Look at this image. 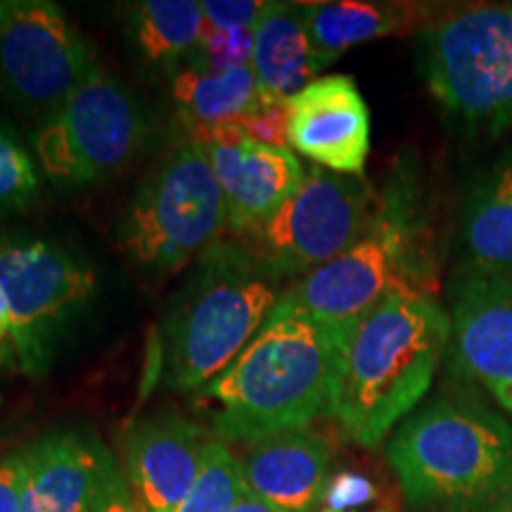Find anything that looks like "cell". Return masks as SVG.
Returning <instances> with one entry per match:
<instances>
[{
    "mask_svg": "<svg viewBox=\"0 0 512 512\" xmlns=\"http://www.w3.org/2000/svg\"><path fill=\"white\" fill-rule=\"evenodd\" d=\"M211 439L176 413L136 422L126 437V472L147 512H176L200 475Z\"/></svg>",
    "mask_w": 512,
    "mask_h": 512,
    "instance_id": "obj_15",
    "label": "cell"
},
{
    "mask_svg": "<svg viewBox=\"0 0 512 512\" xmlns=\"http://www.w3.org/2000/svg\"><path fill=\"white\" fill-rule=\"evenodd\" d=\"M275 280L240 240L197 259L164 323L162 375L176 392H200L226 373L280 302Z\"/></svg>",
    "mask_w": 512,
    "mask_h": 512,
    "instance_id": "obj_5",
    "label": "cell"
},
{
    "mask_svg": "<svg viewBox=\"0 0 512 512\" xmlns=\"http://www.w3.org/2000/svg\"><path fill=\"white\" fill-rule=\"evenodd\" d=\"M195 140L207 150L226 197L228 230L238 238L264 226L304 181V166L290 147L254 143L240 126L214 128Z\"/></svg>",
    "mask_w": 512,
    "mask_h": 512,
    "instance_id": "obj_12",
    "label": "cell"
},
{
    "mask_svg": "<svg viewBox=\"0 0 512 512\" xmlns=\"http://www.w3.org/2000/svg\"><path fill=\"white\" fill-rule=\"evenodd\" d=\"M306 31L325 62L332 64L339 55L375 38L422 31L439 17L434 5L420 3H368V0H323L302 3Z\"/></svg>",
    "mask_w": 512,
    "mask_h": 512,
    "instance_id": "obj_20",
    "label": "cell"
},
{
    "mask_svg": "<svg viewBox=\"0 0 512 512\" xmlns=\"http://www.w3.org/2000/svg\"><path fill=\"white\" fill-rule=\"evenodd\" d=\"M10 5H12V0H0V27H3L5 17H8V12H10Z\"/></svg>",
    "mask_w": 512,
    "mask_h": 512,
    "instance_id": "obj_33",
    "label": "cell"
},
{
    "mask_svg": "<svg viewBox=\"0 0 512 512\" xmlns=\"http://www.w3.org/2000/svg\"><path fill=\"white\" fill-rule=\"evenodd\" d=\"M380 192L363 176L311 164L297 192L259 230L240 238L275 280L304 278L366 233Z\"/></svg>",
    "mask_w": 512,
    "mask_h": 512,
    "instance_id": "obj_9",
    "label": "cell"
},
{
    "mask_svg": "<svg viewBox=\"0 0 512 512\" xmlns=\"http://www.w3.org/2000/svg\"><path fill=\"white\" fill-rule=\"evenodd\" d=\"M448 313L453 373L484 387L512 384V275H458Z\"/></svg>",
    "mask_w": 512,
    "mask_h": 512,
    "instance_id": "obj_14",
    "label": "cell"
},
{
    "mask_svg": "<svg viewBox=\"0 0 512 512\" xmlns=\"http://www.w3.org/2000/svg\"><path fill=\"white\" fill-rule=\"evenodd\" d=\"M434 273L420 183L408 166H399L380 190L366 233L347 252L294 280L280 294V304L349 332L387 294H432Z\"/></svg>",
    "mask_w": 512,
    "mask_h": 512,
    "instance_id": "obj_3",
    "label": "cell"
},
{
    "mask_svg": "<svg viewBox=\"0 0 512 512\" xmlns=\"http://www.w3.org/2000/svg\"><path fill=\"white\" fill-rule=\"evenodd\" d=\"M484 512H512V482L505 486L501 494L496 496V501L491 503Z\"/></svg>",
    "mask_w": 512,
    "mask_h": 512,
    "instance_id": "obj_31",
    "label": "cell"
},
{
    "mask_svg": "<svg viewBox=\"0 0 512 512\" xmlns=\"http://www.w3.org/2000/svg\"><path fill=\"white\" fill-rule=\"evenodd\" d=\"M5 358H8V354H5V351H0V368L5 366Z\"/></svg>",
    "mask_w": 512,
    "mask_h": 512,
    "instance_id": "obj_35",
    "label": "cell"
},
{
    "mask_svg": "<svg viewBox=\"0 0 512 512\" xmlns=\"http://www.w3.org/2000/svg\"><path fill=\"white\" fill-rule=\"evenodd\" d=\"M387 460L415 512H484L512 482V427L470 399H437L389 441Z\"/></svg>",
    "mask_w": 512,
    "mask_h": 512,
    "instance_id": "obj_4",
    "label": "cell"
},
{
    "mask_svg": "<svg viewBox=\"0 0 512 512\" xmlns=\"http://www.w3.org/2000/svg\"><path fill=\"white\" fill-rule=\"evenodd\" d=\"M145 128L133 95L95 67L36 133V155L57 185H91L138 155Z\"/></svg>",
    "mask_w": 512,
    "mask_h": 512,
    "instance_id": "obj_10",
    "label": "cell"
},
{
    "mask_svg": "<svg viewBox=\"0 0 512 512\" xmlns=\"http://www.w3.org/2000/svg\"><path fill=\"white\" fill-rule=\"evenodd\" d=\"M330 67L313 48L302 3L268 0L254 27L252 72L266 95L290 100Z\"/></svg>",
    "mask_w": 512,
    "mask_h": 512,
    "instance_id": "obj_19",
    "label": "cell"
},
{
    "mask_svg": "<svg viewBox=\"0 0 512 512\" xmlns=\"http://www.w3.org/2000/svg\"><path fill=\"white\" fill-rule=\"evenodd\" d=\"M448 344L451 313L432 294H387L349 332L330 418L358 446H380L418 408Z\"/></svg>",
    "mask_w": 512,
    "mask_h": 512,
    "instance_id": "obj_2",
    "label": "cell"
},
{
    "mask_svg": "<svg viewBox=\"0 0 512 512\" xmlns=\"http://www.w3.org/2000/svg\"><path fill=\"white\" fill-rule=\"evenodd\" d=\"M226 197L200 140H176L128 204L121 242L140 271H181L223 240Z\"/></svg>",
    "mask_w": 512,
    "mask_h": 512,
    "instance_id": "obj_7",
    "label": "cell"
},
{
    "mask_svg": "<svg viewBox=\"0 0 512 512\" xmlns=\"http://www.w3.org/2000/svg\"><path fill=\"white\" fill-rule=\"evenodd\" d=\"M287 145L311 164L363 176L370 152V112L347 74L318 76L287 100Z\"/></svg>",
    "mask_w": 512,
    "mask_h": 512,
    "instance_id": "obj_13",
    "label": "cell"
},
{
    "mask_svg": "<svg viewBox=\"0 0 512 512\" xmlns=\"http://www.w3.org/2000/svg\"><path fill=\"white\" fill-rule=\"evenodd\" d=\"M230 512H283V510H278L275 505L261 501L259 496H254V494H249V491H245V494L240 496V501L235 503L233 508H230Z\"/></svg>",
    "mask_w": 512,
    "mask_h": 512,
    "instance_id": "obj_29",
    "label": "cell"
},
{
    "mask_svg": "<svg viewBox=\"0 0 512 512\" xmlns=\"http://www.w3.org/2000/svg\"><path fill=\"white\" fill-rule=\"evenodd\" d=\"M10 337V311L8 302H5V294L0 290V351H3V342Z\"/></svg>",
    "mask_w": 512,
    "mask_h": 512,
    "instance_id": "obj_32",
    "label": "cell"
},
{
    "mask_svg": "<svg viewBox=\"0 0 512 512\" xmlns=\"http://www.w3.org/2000/svg\"><path fill=\"white\" fill-rule=\"evenodd\" d=\"M176 112L188 136H204L221 126H240L261 98L252 64L214 69L192 60L174 76Z\"/></svg>",
    "mask_w": 512,
    "mask_h": 512,
    "instance_id": "obj_21",
    "label": "cell"
},
{
    "mask_svg": "<svg viewBox=\"0 0 512 512\" xmlns=\"http://www.w3.org/2000/svg\"><path fill=\"white\" fill-rule=\"evenodd\" d=\"M119 467L93 432L60 430L29 444L22 512H95Z\"/></svg>",
    "mask_w": 512,
    "mask_h": 512,
    "instance_id": "obj_16",
    "label": "cell"
},
{
    "mask_svg": "<svg viewBox=\"0 0 512 512\" xmlns=\"http://www.w3.org/2000/svg\"><path fill=\"white\" fill-rule=\"evenodd\" d=\"M287 119H290L287 100L273 98V95H266L261 91L259 102L247 114L240 128L254 143L268 147H290L287 145Z\"/></svg>",
    "mask_w": 512,
    "mask_h": 512,
    "instance_id": "obj_25",
    "label": "cell"
},
{
    "mask_svg": "<svg viewBox=\"0 0 512 512\" xmlns=\"http://www.w3.org/2000/svg\"><path fill=\"white\" fill-rule=\"evenodd\" d=\"M486 389H489L491 396L501 403L505 411L512 413V384H489Z\"/></svg>",
    "mask_w": 512,
    "mask_h": 512,
    "instance_id": "obj_30",
    "label": "cell"
},
{
    "mask_svg": "<svg viewBox=\"0 0 512 512\" xmlns=\"http://www.w3.org/2000/svg\"><path fill=\"white\" fill-rule=\"evenodd\" d=\"M29 475V446L0 460V512H22V496Z\"/></svg>",
    "mask_w": 512,
    "mask_h": 512,
    "instance_id": "obj_27",
    "label": "cell"
},
{
    "mask_svg": "<svg viewBox=\"0 0 512 512\" xmlns=\"http://www.w3.org/2000/svg\"><path fill=\"white\" fill-rule=\"evenodd\" d=\"M95 512H147V510L136 501L131 486L126 482L124 472L119 470L117 475L112 477V482L107 486L105 494H102L100 505Z\"/></svg>",
    "mask_w": 512,
    "mask_h": 512,
    "instance_id": "obj_28",
    "label": "cell"
},
{
    "mask_svg": "<svg viewBox=\"0 0 512 512\" xmlns=\"http://www.w3.org/2000/svg\"><path fill=\"white\" fill-rule=\"evenodd\" d=\"M318 512H358V510H332V508H323V510H318Z\"/></svg>",
    "mask_w": 512,
    "mask_h": 512,
    "instance_id": "obj_34",
    "label": "cell"
},
{
    "mask_svg": "<svg viewBox=\"0 0 512 512\" xmlns=\"http://www.w3.org/2000/svg\"><path fill=\"white\" fill-rule=\"evenodd\" d=\"M418 69L453 124L503 136L512 128V3L439 12L418 31Z\"/></svg>",
    "mask_w": 512,
    "mask_h": 512,
    "instance_id": "obj_6",
    "label": "cell"
},
{
    "mask_svg": "<svg viewBox=\"0 0 512 512\" xmlns=\"http://www.w3.org/2000/svg\"><path fill=\"white\" fill-rule=\"evenodd\" d=\"M0 290L10 311V344L29 377L46 375L74 320L98 294L93 266L55 242L0 240Z\"/></svg>",
    "mask_w": 512,
    "mask_h": 512,
    "instance_id": "obj_8",
    "label": "cell"
},
{
    "mask_svg": "<svg viewBox=\"0 0 512 512\" xmlns=\"http://www.w3.org/2000/svg\"><path fill=\"white\" fill-rule=\"evenodd\" d=\"M41 192L36 164L10 131L0 128V214L31 207Z\"/></svg>",
    "mask_w": 512,
    "mask_h": 512,
    "instance_id": "obj_24",
    "label": "cell"
},
{
    "mask_svg": "<svg viewBox=\"0 0 512 512\" xmlns=\"http://www.w3.org/2000/svg\"><path fill=\"white\" fill-rule=\"evenodd\" d=\"M98 67L93 48L50 0H12L0 27V88L34 112L60 110Z\"/></svg>",
    "mask_w": 512,
    "mask_h": 512,
    "instance_id": "obj_11",
    "label": "cell"
},
{
    "mask_svg": "<svg viewBox=\"0 0 512 512\" xmlns=\"http://www.w3.org/2000/svg\"><path fill=\"white\" fill-rule=\"evenodd\" d=\"M245 491L240 458L228 444L211 439L200 475L176 512H230Z\"/></svg>",
    "mask_w": 512,
    "mask_h": 512,
    "instance_id": "obj_23",
    "label": "cell"
},
{
    "mask_svg": "<svg viewBox=\"0 0 512 512\" xmlns=\"http://www.w3.org/2000/svg\"><path fill=\"white\" fill-rule=\"evenodd\" d=\"M240 465L249 494L283 512H316L328 489L330 446L309 427L287 430L249 444Z\"/></svg>",
    "mask_w": 512,
    "mask_h": 512,
    "instance_id": "obj_17",
    "label": "cell"
},
{
    "mask_svg": "<svg viewBox=\"0 0 512 512\" xmlns=\"http://www.w3.org/2000/svg\"><path fill=\"white\" fill-rule=\"evenodd\" d=\"M349 332L278 302L226 373L197 392L216 439L249 446L330 415Z\"/></svg>",
    "mask_w": 512,
    "mask_h": 512,
    "instance_id": "obj_1",
    "label": "cell"
},
{
    "mask_svg": "<svg viewBox=\"0 0 512 512\" xmlns=\"http://www.w3.org/2000/svg\"><path fill=\"white\" fill-rule=\"evenodd\" d=\"M138 53L150 64L183 69L200 50L204 10L200 0H140L128 12Z\"/></svg>",
    "mask_w": 512,
    "mask_h": 512,
    "instance_id": "obj_22",
    "label": "cell"
},
{
    "mask_svg": "<svg viewBox=\"0 0 512 512\" xmlns=\"http://www.w3.org/2000/svg\"><path fill=\"white\" fill-rule=\"evenodd\" d=\"M264 0H204V27L223 31H254Z\"/></svg>",
    "mask_w": 512,
    "mask_h": 512,
    "instance_id": "obj_26",
    "label": "cell"
},
{
    "mask_svg": "<svg viewBox=\"0 0 512 512\" xmlns=\"http://www.w3.org/2000/svg\"><path fill=\"white\" fill-rule=\"evenodd\" d=\"M458 247L460 275H512V150L467 188Z\"/></svg>",
    "mask_w": 512,
    "mask_h": 512,
    "instance_id": "obj_18",
    "label": "cell"
}]
</instances>
